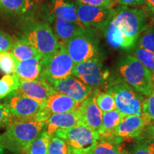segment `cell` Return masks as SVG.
<instances>
[{
    "mask_svg": "<svg viewBox=\"0 0 154 154\" xmlns=\"http://www.w3.org/2000/svg\"><path fill=\"white\" fill-rule=\"evenodd\" d=\"M147 16L143 9L121 7L105 29L108 44L114 49H130L147 26Z\"/></svg>",
    "mask_w": 154,
    "mask_h": 154,
    "instance_id": "1",
    "label": "cell"
},
{
    "mask_svg": "<svg viewBox=\"0 0 154 154\" xmlns=\"http://www.w3.org/2000/svg\"><path fill=\"white\" fill-rule=\"evenodd\" d=\"M46 120L39 116L17 119L8 124L0 138L5 149L14 153H22L45 128Z\"/></svg>",
    "mask_w": 154,
    "mask_h": 154,
    "instance_id": "2",
    "label": "cell"
},
{
    "mask_svg": "<svg viewBox=\"0 0 154 154\" xmlns=\"http://www.w3.org/2000/svg\"><path fill=\"white\" fill-rule=\"evenodd\" d=\"M119 73L123 82L144 96H150L154 91L151 72L134 56L121 59Z\"/></svg>",
    "mask_w": 154,
    "mask_h": 154,
    "instance_id": "3",
    "label": "cell"
},
{
    "mask_svg": "<svg viewBox=\"0 0 154 154\" xmlns=\"http://www.w3.org/2000/svg\"><path fill=\"white\" fill-rule=\"evenodd\" d=\"M113 96L116 110L123 116H143V95L123 81H114L109 86L108 91Z\"/></svg>",
    "mask_w": 154,
    "mask_h": 154,
    "instance_id": "4",
    "label": "cell"
},
{
    "mask_svg": "<svg viewBox=\"0 0 154 154\" xmlns=\"http://www.w3.org/2000/svg\"><path fill=\"white\" fill-rule=\"evenodd\" d=\"M74 65L66 49L61 45L57 52L42 59L40 78L51 84L72 76Z\"/></svg>",
    "mask_w": 154,
    "mask_h": 154,
    "instance_id": "5",
    "label": "cell"
},
{
    "mask_svg": "<svg viewBox=\"0 0 154 154\" xmlns=\"http://www.w3.org/2000/svg\"><path fill=\"white\" fill-rule=\"evenodd\" d=\"M53 136L63 139L69 151L76 154H87L99 138V133L84 124L59 130Z\"/></svg>",
    "mask_w": 154,
    "mask_h": 154,
    "instance_id": "6",
    "label": "cell"
},
{
    "mask_svg": "<svg viewBox=\"0 0 154 154\" xmlns=\"http://www.w3.org/2000/svg\"><path fill=\"white\" fill-rule=\"evenodd\" d=\"M22 38L37 50L42 59L54 54L61 46L48 23L36 24L32 26L24 34Z\"/></svg>",
    "mask_w": 154,
    "mask_h": 154,
    "instance_id": "7",
    "label": "cell"
},
{
    "mask_svg": "<svg viewBox=\"0 0 154 154\" xmlns=\"http://www.w3.org/2000/svg\"><path fill=\"white\" fill-rule=\"evenodd\" d=\"M69 57L77 64L96 57L97 47L86 29L81 30L63 46Z\"/></svg>",
    "mask_w": 154,
    "mask_h": 154,
    "instance_id": "8",
    "label": "cell"
},
{
    "mask_svg": "<svg viewBox=\"0 0 154 154\" xmlns=\"http://www.w3.org/2000/svg\"><path fill=\"white\" fill-rule=\"evenodd\" d=\"M74 4L79 21L85 29L91 26L105 28L116 13V9L113 8L85 5L77 1Z\"/></svg>",
    "mask_w": 154,
    "mask_h": 154,
    "instance_id": "9",
    "label": "cell"
},
{
    "mask_svg": "<svg viewBox=\"0 0 154 154\" xmlns=\"http://www.w3.org/2000/svg\"><path fill=\"white\" fill-rule=\"evenodd\" d=\"M72 76L79 79L86 85L94 88H99L104 84L108 73L97 57L75 64Z\"/></svg>",
    "mask_w": 154,
    "mask_h": 154,
    "instance_id": "10",
    "label": "cell"
},
{
    "mask_svg": "<svg viewBox=\"0 0 154 154\" xmlns=\"http://www.w3.org/2000/svg\"><path fill=\"white\" fill-rule=\"evenodd\" d=\"M5 103L12 117L16 119L36 116L43 106L35 100L19 93L18 90L11 92L7 96Z\"/></svg>",
    "mask_w": 154,
    "mask_h": 154,
    "instance_id": "11",
    "label": "cell"
},
{
    "mask_svg": "<svg viewBox=\"0 0 154 154\" xmlns=\"http://www.w3.org/2000/svg\"><path fill=\"white\" fill-rule=\"evenodd\" d=\"M50 85L55 91L66 94L79 103L91 96L94 90L96 89L86 85L74 76L57 81Z\"/></svg>",
    "mask_w": 154,
    "mask_h": 154,
    "instance_id": "12",
    "label": "cell"
},
{
    "mask_svg": "<svg viewBox=\"0 0 154 154\" xmlns=\"http://www.w3.org/2000/svg\"><path fill=\"white\" fill-rule=\"evenodd\" d=\"M80 104L70 96L54 91L48 97L38 115L47 121L53 114L78 110Z\"/></svg>",
    "mask_w": 154,
    "mask_h": 154,
    "instance_id": "13",
    "label": "cell"
},
{
    "mask_svg": "<svg viewBox=\"0 0 154 154\" xmlns=\"http://www.w3.org/2000/svg\"><path fill=\"white\" fill-rule=\"evenodd\" d=\"M149 121L143 116H123L117 129L116 137L123 141L128 139H138Z\"/></svg>",
    "mask_w": 154,
    "mask_h": 154,
    "instance_id": "14",
    "label": "cell"
},
{
    "mask_svg": "<svg viewBox=\"0 0 154 154\" xmlns=\"http://www.w3.org/2000/svg\"><path fill=\"white\" fill-rule=\"evenodd\" d=\"M98 88L87 99L81 103L78 109L82 124L99 133L102 124V112L96 105L95 95Z\"/></svg>",
    "mask_w": 154,
    "mask_h": 154,
    "instance_id": "15",
    "label": "cell"
},
{
    "mask_svg": "<svg viewBox=\"0 0 154 154\" xmlns=\"http://www.w3.org/2000/svg\"><path fill=\"white\" fill-rule=\"evenodd\" d=\"M18 91L43 105L48 97L55 91L47 81L38 79L26 81L19 79Z\"/></svg>",
    "mask_w": 154,
    "mask_h": 154,
    "instance_id": "16",
    "label": "cell"
},
{
    "mask_svg": "<svg viewBox=\"0 0 154 154\" xmlns=\"http://www.w3.org/2000/svg\"><path fill=\"white\" fill-rule=\"evenodd\" d=\"M81 124H82L79 113L78 110H76L50 116L46 121L44 130L49 136H52L57 131L66 129Z\"/></svg>",
    "mask_w": 154,
    "mask_h": 154,
    "instance_id": "17",
    "label": "cell"
},
{
    "mask_svg": "<svg viewBox=\"0 0 154 154\" xmlns=\"http://www.w3.org/2000/svg\"><path fill=\"white\" fill-rule=\"evenodd\" d=\"M41 56L19 61L15 69L14 74L21 80L32 81L40 78L42 70Z\"/></svg>",
    "mask_w": 154,
    "mask_h": 154,
    "instance_id": "18",
    "label": "cell"
},
{
    "mask_svg": "<svg viewBox=\"0 0 154 154\" xmlns=\"http://www.w3.org/2000/svg\"><path fill=\"white\" fill-rule=\"evenodd\" d=\"M79 25L69 21L54 17V33L60 45L63 46L79 32L84 29Z\"/></svg>",
    "mask_w": 154,
    "mask_h": 154,
    "instance_id": "19",
    "label": "cell"
},
{
    "mask_svg": "<svg viewBox=\"0 0 154 154\" xmlns=\"http://www.w3.org/2000/svg\"><path fill=\"white\" fill-rule=\"evenodd\" d=\"M122 117L123 115L116 109L102 113V124L99 133V136L103 138H115Z\"/></svg>",
    "mask_w": 154,
    "mask_h": 154,
    "instance_id": "20",
    "label": "cell"
},
{
    "mask_svg": "<svg viewBox=\"0 0 154 154\" xmlns=\"http://www.w3.org/2000/svg\"><path fill=\"white\" fill-rule=\"evenodd\" d=\"M53 12L55 17L82 26L79 21L75 4L69 0H54Z\"/></svg>",
    "mask_w": 154,
    "mask_h": 154,
    "instance_id": "21",
    "label": "cell"
},
{
    "mask_svg": "<svg viewBox=\"0 0 154 154\" xmlns=\"http://www.w3.org/2000/svg\"><path fill=\"white\" fill-rule=\"evenodd\" d=\"M121 142L122 140L117 137L103 138L99 136L97 142L87 154H121Z\"/></svg>",
    "mask_w": 154,
    "mask_h": 154,
    "instance_id": "22",
    "label": "cell"
},
{
    "mask_svg": "<svg viewBox=\"0 0 154 154\" xmlns=\"http://www.w3.org/2000/svg\"><path fill=\"white\" fill-rule=\"evenodd\" d=\"M9 51L18 61H24L41 56L33 46L22 38L13 41L12 46Z\"/></svg>",
    "mask_w": 154,
    "mask_h": 154,
    "instance_id": "23",
    "label": "cell"
},
{
    "mask_svg": "<svg viewBox=\"0 0 154 154\" xmlns=\"http://www.w3.org/2000/svg\"><path fill=\"white\" fill-rule=\"evenodd\" d=\"M29 0H0V11L7 14H26L32 8Z\"/></svg>",
    "mask_w": 154,
    "mask_h": 154,
    "instance_id": "24",
    "label": "cell"
},
{
    "mask_svg": "<svg viewBox=\"0 0 154 154\" xmlns=\"http://www.w3.org/2000/svg\"><path fill=\"white\" fill-rule=\"evenodd\" d=\"M51 137L44 130L30 144L24 152L25 154H48V146Z\"/></svg>",
    "mask_w": 154,
    "mask_h": 154,
    "instance_id": "25",
    "label": "cell"
},
{
    "mask_svg": "<svg viewBox=\"0 0 154 154\" xmlns=\"http://www.w3.org/2000/svg\"><path fill=\"white\" fill-rule=\"evenodd\" d=\"M19 79L15 74L5 75L0 79V99L6 98L19 88Z\"/></svg>",
    "mask_w": 154,
    "mask_h": 154,
    "instance_id": "26",
    "label": "cell"
},
{
    "mask_svg": "<svg viewBox=\"0 0 154 154\" xmlns=\"http://www.w3.org/2000/svg\"><path fill=\"white\" fill-rule=\"evenodd\" d=\"M95 99L96 105L102 113L108 112L116 109L114 99L109 92H99L98 89L96 92Z\"/></svg>",
    "mask_w": 154,
    "mask_h": 154,
    "instance_id": "27",
    "label": "cell"
},
{
    "mask_svg": "<svg viewBox=\"0 0 154 154\" xmlns=\"http://www.w3.org/2000/svg\"><path fill=\"white\" fill-rule=\"evenodd\" d=\"M134 57H136L151 73L154 72V53L137 45L135 48Z\"/></svg>",
    "mask_w": 154,
    "mask_h": 154,
    "instance_id": "28",
    "label": "cell"
},
{
    "mask_svg": "<svg viewBox=\"0 0 154 154\" xmlns=\"http://www.w3.org/2000/svg\"><path fill=\"white\" fill-rule=\"evenodd\" d=\"M19 61L10 51L0 52V71L7 74H14Z\"/></svg>",
    "mask_w": 154,
    "mask_h": 154,
    "instance_id": "29",
    "label": "cell"
},
{
    "mask_svg": "<svg viewBox=\"0 0 154 154\" xmlns=\"http://www.w3.org/2000/svg\"><path fill=\"white\" fill-rule=\"evenodd\" d=\"M138 45L154 53V28L146 26L138 39Z\"/></svg>",
    "mask_w": 154,
    "mask_h": 154,
    "instance_id": "30",
    "label": "cell"
},
{
    "mask_svg": "<svg viewBox=\"0 0 154 154\" xmlns=\"http://www.w3.org/2000/svg\"><path fill=\"white\" fill-rule=\"evenodd\" d=\"M69 152L67 143L61 138L52 136L48 146V154H68Z\"/></svg>",
    "mask_w": 154,
    "mask_h": 154,
    "instance_id": "31",
    "label": "cell"
},
{
    "mask_svg": "<svg viewBox=\"0 0 154 154\" xmlns=\"http://www.w3.org/2000/svg\"><path fill=\"white\" fill-rule=\"evenodd\" d=\"M143 116L148 121H154V91L151 95L146 96L143 103Z\"/></svg>",
    "mask_w": 154,
    "mask_h": 154,
    "instance_id": "32",
    "label": "cell"
},
{
    "mask_svg": "<svg viewBox=\"0 0 154 154\" xmlns=\"http://www.w3.org/2000/svg\"><path fill=\"white\" fill-rule=\"evenodd\" d=\"M13 41L10 35L0 30V52L10 51Z\"/></svg>",
    "mask_w": 154,
    "mask_h": 154,
    "instance_id": "33",
    "label": "cell"
},
{
    "mask_svg": "<svg viewBox=\"0 0 154 154\" xmlns=\"http://www.w3.org/2000/svg\"><path fill=\"white\" fill-rule=\"evenodd\" d=\"M79 2L88 5L99 6L112 9L116 5L115 0H76Z\"/></svg>",
    "mask_w": 154,
    "mask_h": 154,
    "instance_id": "34",
    "label": "cell"
},
{
    "mask_svg": "<svg viewBox=\"0 0 154 154\" xmlns=\"http://www.w3.org/2000/svg\"><path fill=\"white\" fill-rule=\"evenodd\" d=\"M12 116L5 103H0V127L8 125L11 121Z\"/></svg>",
    "mask_w": 154,
    "mask_h": 154,
    "instance_id": "35",
    "label": "cell"
},
{
    "mask_svg": "<svg viewBox=\"0 0 154 154\" xmlns=\"http://www.w3.org/2000/svg\"><path fill=\"white\" fill-rule=\"evenodd\" d=\"M128 154H152L149 149H147L145 144L141 140H138L134 144Z\"/></svg>",
    "mask_w": 154,
    "mask_h": 154,
    "instance_id": "36",
    "label": "cell"
},
{
    "mask_svg": "<svg viewBox=\"0 0 154 154\" xmlns=\"http://www.w3.org/2000/svg\"><path fill=\"white\" fill-rule=\"evenodd\" d=\"M151 138H154V121H150L144 129L143 134L138 140L151 139Z\"/></svg>",
    "mask_w": 154,
    "mask_h": 154,
    "instance_id": "37",
    "label": "cell"
},
{
    "mask_svg": "<svg viewBox=\"0 0 154 154\" xmlns=\"http://www.w3.org/2000/svg\"><path fill=\"white\" fill-rule=\"evenodd\" d=\"M115 2L124 7H138L146 4V0H115Z\"/></svg>",
    "mask_w": 154,
    "mask_h": 154,
    "instance_id": "38",
    "label": "cell"
},
{
    "mask_svg": "<svg viewBox=\"0 0 154 154\" xmlns=\"http://www.w3.org/2000/svg\"><path fill=\"white\" fill-rule=\"evenodd\" d=\"M138 140H141V141L145 144L146 147H147V149L150 151V152H151L152 154H154V138Z\"/></svg>",
    "mask_w": 154,
    "mask_h": 154,
    "instance_id": "39",
    "label": "cell"
},
{
    "mask_svg": "<svg viewBox=\"0 0 154 154\" xmlns=\"http://www.w3.org/2000/svg\"><path fill=\"white\" fill-rule=\"evenodd\" d=\"M146 4L149 8L154 13V0H146Z\"/></svg>",
    "mask_w": 154,
    "mask_h": 154,
    "instance_id": "40",
    "label": "cell"
},
{
    "mask_svg": "<svg viewBox=\"0 0 154 154\" xmlns=\"http://www.w3.org/2000/svg\"><path fill=\"white\" fill-rule=\"evenodd\" d=\"M5 149H5V146H4L2 141L1 138H0V154H4Z\"/></svg>",
    "mask_w": 154,
    "mask_h": 154,
    "instance_id": "41",
    "label": "cell"
},
{
    "mask_svg": "<svg viewBox=\"0 0 154 154\" xmlns=\"http://www.w3.org/2000/svg\"><path fill=\"white\" fill-rule=\"evenodd\" d=\"M29 1L30 2L32 3V5H34V3H38V2H42V0H29Z\"/></svg>",
    "mask_w": 154,
    "mask_h": 154,
    "instance_id": "42",
    "label": "cell"
},
{
    "mask_svg": "<svg viewBox=\"0 0 154 154\" xmlns=\"http://www.w3.org/2000/svg\"><path fill=\"white\" fill-rule=\"evenodd\" d=\"M152 83H153V86L154 88V72L152 73Z\"/></svg>",
    "mask_w": 154,
    "mask_h": 154,
    "instance_id": "43",
    "label": "cell"
},
{
    "mask_svg": "<svg viewBox=\"0 0 154 154\" xmlns=\"http://www.w3.org/2000/svg\"><path fill=\"white\" fill-rule=\"evenodd\" d=\"M68 154H76V153H74V152H72V151H69V153H68Z\"/></svg>",
    "mask_w": 154,
    "mask_h": 154,
    "instance_id": "44",
    "label": "cell"
},
{
    "mask_svg": "<svg viewBox=\"0 0 154 154\" xmlns=\"http://www.w3.org/2000/svg\"><path fill=\"white\" fill-rule=\"evenodd\" d=\"M121 154H128V152H126V151H122V153Z\"/></svg>",
    "mask_w": 154,
    "mask_h": 154,
    "instance_id": "45",
    "label": "cell"
}]
</instances>
